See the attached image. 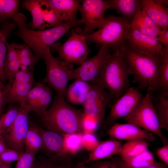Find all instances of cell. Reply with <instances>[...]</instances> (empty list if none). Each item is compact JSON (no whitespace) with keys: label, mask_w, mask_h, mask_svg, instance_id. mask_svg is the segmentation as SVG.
Returning <instances> with one entry per match:
<instances>
[{"label":"cell","mask_w":168,"mask_h":168,"mask_svg":"<svg viewBox=\"0 0 168 168\" xmlns=\"http://www.w3.org/2000/svg\"><path fill=\"white\" fill-rule=\"evenodd\" d=\"M23 153H21L13 149L6 148L0 154V160L1 161L6 164L17 161Z\"/></svg>","instance_id":"38"},{"label":"cell","mask_w":168,"mask_h":168,"mask_svg":"<svg viewBox=\"0 0 168 168\" xmlns=\"http://www.w3.org/2000/svg\"><path fill=\"white\" fill-rule=\"evenodd\" d=\"M43 59L46 67V74L43 82L55 90L57 95L66 97L68 82L74 79L73 70L52 54L50 48L45 50Z\"/></svg>","instance_id":"6"},{"label":"cell","mask_w":168,"mask_h":168,"mask_svg":"<svg viewBox=\"0 0 168 168\" xmlns=\"http://www.w3.org/2000/svg\"><path fill=\"white\" fill-rule=\"evenodd\" d=\"M51 49L52 52H57L69 68L73 63L81 64L87 59L91 51L86 42V35L75 30L63 44L54 43Z\"/></svg>","instance_id":"8"},{"label":"cell","mask_w":168,"mask_h":168,"mask_svg":"<svg viewBox=\"0 0 168 168\" xmlns=\"http://www.w3.org/2000/svg\"><path fill=\"white\" fill-rule=\"evenodd\" d=\"M157 1L160 3L166 6V7L168 6V0H157Z\"/></svg>","instance_id":"50"},{"label":"cell","mask_w":168,"mask_h":168,"mask_svg":"<svg viewBox=\"0 0 168 168\" xmlns=\"http://www.w3.org/2000/svg\"><path fill=\"white\" fill-rule=\"evenodd\" d=\"M110 53L109 49L101 46L95 56L87 58L78 67L73 70L74 79L95 82L100 75Z\"/></svg>","instance_id":"14"},{"label":"cell","mask_w":168,"mask_h":168,"mask_svg":"<svg viewBox=\"0 0 168 168\" xmlns=\"http://www.w3.org/2000/svg\"><path fill=\"white\" fill-rule=\"evenodd\" d=\"M81 125L84 133H93L96 130L100 124L95 118L82 113Z\"/></svg>","instance_id":"36"},{"label":"cell","mask_w":168,"mask_h":168,"mask_svg":"<svg viewBox=\"0 0 168 168\" xmlns=\"http://www.w3.org/2000/svg\"><path fill=\"white\" fill-rule=\"evenodd\" d=\"M122 145L115 140L99 142L96 147L89 154L87 158L80 163L85 164L93 161L109 158L115 155H120Z\"/></svg>","instance_id":"21"},{"label":"cell","mask_w":168,"mask_h":168,"mask_svg":"<svg viewBox=\"0 0 168 168\" xmlns=\"http://www.w3.org/2000/svg\"><path fill=\"white\" fill-rule=\"evenodd\" d=\"M109 54L101 71L95 82L109 91L118 99L129 88L128 76L131 74L127 67L119 48Z\"/></svg>","instance_id":"4"},{"label":"cell","mask_w":168,"mask_h":168,"mask_svg":"<svg viewBox=\"0 0 168 168\" xmlns=\"http://www.w3.org/2000/svg\"><path fill=\"white\" fill-rule=\"evenodd\" d=\"M19 108L12 107L2 115L0 119V134H2L14 122L18 114Z\"/></svg>","instance_id":"35"},{"label":"cell","mask_w":168,"mask_h":168,"mask_svg":"<svg viewBox=\"0 0 168 168\" xmlns=\"http://www.w3.org/2000/svg\"><path fill=\"white\" fill-rule=\"evenodd\" d=\"M132 28L131 22L123 17L109 16L97 30L86 35V42L87 45L95 43L112 50L120 48Z\"/></svg>","instance_id":"5"},{"label":"cell","mask_w":168,"mask_h":168,"mask_svg":"<svg viewBox=\"0 0 168 168\" xmlns=\"http://www.w3.org/2000/svg\"><path fill=\"white\" fill-rule=\"evenodd\" d=\"M0 168H11L10 164H6L2 162L0 165Z\"/></svg>","instance_id":"49"},{"label":"cell","mask_w":168,"mask_h":168,"mask_svg":"<svg viewBox=\"0 0 168 168\" xmlns=\"http://www.w3.org/2000/svg\"><path fill=\"white\" fill-rule=\"evenodd\" d=\"M54 163L50 159L41 158L35 162L33 168H53Z\"/></svg>","instance_id":"44"},{"label":"cell","mask_w":168,"mask_h":168,"mask_svg":"<svg viewBox=\"0 0 168 168\" xmlns=\"http://www.w3.org/2000/svg\"><path fill=\"white\" fill-rule=\"evenodd\" d=\"M91 85L79 79H75L67 88L66 97L71 103L83 105L90 91Z\"/></svg>","instance_id":"24"},{"label":"cell","mask_w":168,"mask_h":168,"mask_svg":"<svg viewBox=\"0 0 168 168\" xmlns=\"http://www.w3.org/2000/svg\"><path fill=\"white\" fill-rule=\"evenodd\" d=\"M4 138L2 135V134H0V142Z\"/></svg>","instance_id":"52"},{"label":"cell","mask_w":168,"mask_h":168,"mask_svg":"<svg viewBox=\"0 0 168 168\" xmlns=\"http://www.w3.org/2000/svg\"><path fill=\"white\" fill-rule=\"evenodd\" d=\"M57 95L51 104L41 116L48 130L63 136L73 133H83L81 118L83 112L72 107Z\"/></svg>","instance_id":"3"},{"label":"cell","mask_w":168,"mask_h":168,"mask_svg":"<svg viewBox=\"0 0 168 168\" xmlns=\"http://www.w3.org/2000/svg\"><path fill=\"white\" fill-rule=\"evenodd\" d=\"M2 161H1L0 160V165H1V163H2Z\"/></svg>","instance_id":"53"},{"label":"cell","mask_w":168,"mask_h":168,"mask_svg":"<svg viewBox=\"0 0 168 168\" xmlns=\"http://www.w3.org/2000/svg\"><path fill=\"white\" fill-rule=\"evenodd\" d=\"M6 144L4 139L0 142V154L6 148Z\"/></svg>","instance_id":"48"},{"label":"cell","mask_w":168,"mask_h":168,"mask_svg":"<svg viewBox=\"0 0 168 168\" xmlns=\"http://www.w3.org/2000/svg\"><path fill=\"white\" fill-rule=\"evenodd\" d=\"M108 134L117 139L127 141L144 140L152 142L155 139V135L152 133L128 123L113 125L109 130Z\"/></svg>","instance_id":"17"},{"label":"cell","mask_w":168,"mask_h":168,"mask_svg":"<svg viewBox=\"0 0 168 168\" xmlns=\"http://www.w3.org/2000/svg\"><path fill=\"white\" fill-rule=\"evenodd\" d=\"M42 7L43 20L45 28L55 27L63 23L52 9L45 7L43 8V6Z\"/></svg>","instance_id":"37"},{"label":"cell","mask_w":168,"mask_h":168,"mask_svg":"<svg viewBox=\"0 0 168 168\" xmlns=\"http://www.w3.org/2000/svg\"><path fill=\"white\" fill-rule=\"evenodd\" d=\"M155 107L161 129L168 132V91H162Z\"/></svg>","instance_id":"30"},{"label":"cell","mask_w":168,"mask_h":168,"mask_svg":"<svg viewBox=\"0 0 168 168\" xmlns=\"http://www.w3.org/2000/svg\"><path fill=\"white\" fill-rule=\"evenodd\" d=\"M52 98L51 88L44 83H38L32 87L20 106L41 116L49 108Z\"/></svg>","instance_id":"15"},{"label":"cell","mask_w":168,"mask_h":168,"mask_svg":"<svg viewBox=\"0 0 168 168\" xmlns=\"http://www.w3.org/2000/svg\"><path fill=\"white\" fill-rule=\"evenodd\" d=\"M20 2L18 0H0V20L14 16L18 13Z\"/></svg>","instance_id":"34"},{"label":"cell","mask_w":168,"mask_h":168,"mask_svg":"<svg viewBox=\"0 0 168 168\" xmlns=\"http://www.w3.org/2000/svg\"><path fill=\"white\" fill-rule=\"evenodd\" d=\"M132 28L146 35L157 37L161 29L141 9L131 22Z\"/></svg>","instance_id":"23"},{"label":"cell","mask_w":168,"mask_h":168,"mask_svg":"<svg viewBox=\"0 0 168 168\" xmlns=\"http://www.w3.org/2000/svg\"><path fill=\"white\" fill-rule=\"evenodd\" d=\"M7 91V86L0 80V115L2 114V109L4 106V101Z\"/></svg>","instance_id":"45"},{"label":"cell","mask_w":168,"mask_h":168,"mask_svg":"<svg viewBox=\"0 0 168 168\" xmlns=\"http://www.w3.org/2000/svg\"><path fill=\"white\" fill-rule=\"evenodd\" d=\"M22 7L29 11L32 20L30 25L32 29L38 30L45 29L43 20V7L40 0H26L22 2Z\"/></svg>","instance_id":"26"},{"label":"cell","mask_w":168,"mask_h":168,"mask_svg":"<svg viewBox=\"0 0 168 168\" xmlns=\"http://www.w3.org/2000/svg\"><path fill=\"white\" fill-rule=\"evenodd\" d=\"M81 133H67L63 136V148L65 153L74 155L84 148Z\"/></svg>","instance_id":"31"},{"label":"cell","mask_w":168,"mask_h":168,"mask_svg":"<svg viewBox=\"0 0 168 168\" xmlns=\"http://www.w3.org/2000/svg\"><path fill=\"white\" fill-rule=\"evenodd\" d=\"M77 168H89L85 164L79 162L76 164Z\"/></svg>","instance_id":"51"},{"label":"cell","mask_w":168,"mask_h":168,"mask_svg":"<svg viewBox=\"0 0 168 168\" xmlns=\"http://www.w3.org/2000/svg\"><path fill=\"white\" fill-rule=\"evenodd\" d=\"M12 19L18 29L14 34L20 37L34 53L38 60L43 59L45 50L50 48L55 43L70 29L83 24L81 19L68 22L49 29L34 30L26 23V17L18 12Z\"/></svg>","instance_id":"2"},{"label":"cell","mask_w":168,"mask_h":168,"mask_svg":"<svg viewBox=\"0 0 168 168\" xmlns=\"http://www.w3.org/2000/svg\"><path fill=\"white\" fill-rule=\"evenodd\" d=\"M147 141L144 140L127 141L122 145L120 157H131L148 150Z\"/></svg>","instance_id":"32"},{"label":"cell","mask_w":168,"mask_h":168,"mask_svg":"<svg viewBox=\"0 0 168 168\" xmlns=\"http://www.w3.org/2000/svg\"><path fill=\"white\" fill-rule=\"evenodd\" d=\"M89 168H116L109 159L104 161H98L90 162Z\"/></svg>","instance_id":"42"},{"label":"cell","mask_w":168,"mask_h":168,"mask_svg":"<svg viewBox=\"0 0 168 168\" xmlns=\"http://www.w3.org/2000/svg\"><path fill=\"white\" fill-rule=\"evenodd\" d=\"M30 112L26 108L20 106L15 120L2 134L8 148L22 153L24 152L25 140L29 126Z\"/></svg>","instance_id":"9"},{"label":"cell","mask_w":168,"mask_h":168,"mask_svg":"<svg viewBox=\"0 0 168 168\" xmlns=\"http://www.w3.org/2000/svg\"><path fill=\"white\" fill-rule=\"evenodd\" d=\"M159 89L168 91V47H165L162 55L159 73Z\"/></svg>","instance_id":"33"},{"label":"cell","mask_w":168,"mask_h":168,"mask_svg":"<svg viewBox=\"0 0 168 168\" xmlns=\"http://www.w3.org/2000/svg\"><path fill=\"white\" fill-rule=\"evenodd\" d=\"M17 161L15 168H33L35 163V155L24 152Z\"/></svg>","instance_id":"40"},{"label":"cell","mask_w":168,"mask_h":168,"mask_svg":"<svg viewBox=\"0 0 168 168\" xmlns=\"http://www.w3.org/2000/svg\"><path fill=\"white\" fill-rule=\"evenodd\" d=\"M77 0H40L42 6L52 9L63 22L77 20L76 15L80 5Z\"/></svg>","instance_id":"19"},{"label":"cell","mask_w":168,"mask_h":168,"mask_svg":"<svg viewBox=\"0 0 168 168\" xmlns=\"http://www.w3.org/2000/svg\"><path fill=\"white\" fill-rule=\"evenodd\" d=\"M16 27V25L9 21L6 22L0 28V80L5 82L3 67L7 52V39Z\"/></svg>","instance_id":"28"},{"label":"cell","mask_w":168,"mask_h":168,"mask_svg":"<svg viewBox=\"0 0 168 168\" xmlns=\"http://www.w3.org/2000/svg\"><path fill=\"white\" fill-rule=\"evenodd\" d=\"M113 97L99 85H91L90 91L82 105L83 112L95 118L100 124L104 119L106 108Z\"/></svg>","instance_id":"12"},{"label":"cell","mask_w":168,"mask_h":168,"mask_svg":"<svg viewBox=\"0 0 168 168\" xmlns=\"http://www.w3.org/2000/svg\"><path fill=\"white\" fill-rule=\"evenodd\" d=\"M158 40L165 47H168V29L162 30L157 36Z\"/></svg>","instance_id":"46"},{"label":"cell","mask_w":168,"mask_h":168,"mask_svg":"<svg viewBox=\"0 0 168 168\" xmlns=\"http://www.w3.org/2000/svg\"><path fill=\"white\" fill-rule=\"evenodd\" d=\"M7 52L3 64V71L5 78L11 83L19 70L20 63L14 43H6Z\"/></svg>","instance_id":"25"},{"label":"cell","mask_w":168,"mask_h":168,"mask_svg":"<svg viewBox=\"0 0 168 168\" xmlns=\"http://www.w3.org/2000/svg\"><path fill=\"white\" fill-rule=\"evenodd\" d=\"M142 94L137 89L129 88L112 106L106 123L110 125L116 120L131 114L140 104Z\"/></svg>","instance_id":"13"},{"label":"cell","mask_w":168,"mask_h":168,"mask_svg":"<svg viewBox=\"0 0 168 168\" xmlns=\"http://www.w3.org/2000/svg\"><path fill=\"white\" fill-rule=\"evenodd\" d=\"M141 10L162 30L168 29V8L157 0H141Z\"/></svg>","instance_id":"20"},{"label":"cell","mask_w":168,"mask_h":168,"mask_svg":"<svg viewBox=\"0 0 168 168\" xmlns=\"http://www.w3.org/2000/svg\"><path fill=\"white\" fill-rule=\"evenodd\" d=\"M34 82L32 70L29 69L25 71L20 69L13 81L6 85L3 106L7 103L14 102L22 104L32 88Z\"/></svg>","instance_id":"11"},{"label":"cell","mask_w":168,"mask_h":168,"mask_svg":"<svg viewBox=\"0 0 168 168\" xmlns=\"http://www.w3.org/2000/svg\"><path fill=\"white\" fill-rule=\"evenodd\" d=\"M78 10L81 15L83 24L85 26L82 34L85 35L91 34L102 24L105 19V12L111 8L105 0H84L81 1Z\"/></svg>","instance_id":"10"},{"label":"cell","mask_w":168,"mask_h":168,"mask_svg":"<svg viewBox=\"0 0 168 168\" xmlns=\"http://www.w3.org/2000/svg\"><path fill=\"white\" fill-rule=\"evenodd\" d=\"M110 8L121 17L131 22L137 13L141 10V0H107Z\"/></svg>","instance_id":"22"},{"label":"cell","mask_w":168,"mask_h":168,"mask_svg":"<svg viewBox=\"0 0 168 168\" xmlns=\"http://www.w3.org/2000/svg\"><path fill=\"white\" fill-rule=\"evenodd\" d=\"M53 168H77V165H73L71 163L63 164H57L54 163Z\"/></svg>","instance_id":"47"},{"label":"cell","mask_w":168,"mask_h":168,"mask_svg":"<svg viewBox=\"0 0 168 168\" xmlns=\"http://www.w3.org/2000/svg\"><path fill=\"white\" fill-rule=\"evenodd\" d=\"M82 140L84 148L90 152L96 147L99 142L93 133H82Z\"/></svg>","instance_id":"39"},{"label":"cell","mask_w":168,"mask_h":168,"mask_svg":"<svg viewBox=\"0 0 168 168\" xmlns=\"http://www.w3.org/2000/svg\"><path fill=\"white\" fill-rule=\"evenodd\" d=\"M114 164L116 168H168V166L161 162L155 161L152 165L147 167L137 168L131 167L125 164L120 157H111L109 158Z\"/></svg>","instance_id":"41"},{"label":"cell","mask_w":168,"mask_h":168,"mask_svg":"<svg viewBox=\"0 0 168 168\" xmlns=\"http://www.w3.org/2000/svg\"><path fill=\"white\" fill-rule=\"evenodd\" d=\"M156 153L162 162L168 166V144L157 148Z\"/></svg>","instance_id":"43"},{"label":"cell","mask_w":168,"mask_h":168,"mask_svg":"<svg viewBox=\"0 0 168 168\" xmlns=\"http://www.w3.org/2000/svg\"><path fill=\"white\" fill-rule=\"evenodd\" d=\"M131 47L145 53L162 55L165 47L157 40V37L142 33L132 28L126 40Z\"/></svg>","instance_id":"16"},{"label":"cell","mask_w":168,"mask_h":168,"mask_svg":"<svg viewBox=\"0 0 168 168\" xmlns=\"http://www.w3.org/2000/svg\"><path fill=\"white\" fill-rule=\"evenodd\" d=\"M41 136L44 149L55 153L56 156L54 161L59 164L71 163L63 148V136L57 133L43 129L35 125Z\"/></svg>","instance_id":"18"},{"label":"cell","mask_w":168,"mask_h":168,"mask_svg":"<svg viewBox=\"0 0 168 168\" xmlns=\"http://www.w3.org/2000/svg\"><path fill=\"white\" fill-rule=\"evenodd\" d=\"M120 157L125 164L134 167H147L155 162L152 153L148 150L134 156Z\"/></svg>","instance_id":"29"},{"label":"cell","mask_w":168,"mask_h":168,"mask_svg":"<svg viewBox=\"0 0 168 168\" xmlns=\"http://www.w3.org/2000/svg\"><path fill=\"white\" fill-rule=\"evenodd\" d=\"M123 119L157 135L161 139L163 145L168 144L167 138L161 131L156 111L152 102L151 94L148 92L142 98L135 110Z\"/></svg>","instance_id":"7"},{"label":"cell","mask_w":168,"mask_h":168,"mask_svg":"<svg viewBox=\"0 0 168 168\" xmlns=\"http://www.w3.org/2000/svg\"><path fill=\"white\" fill-rule=\"evenodd\" d=\"M119 49L124 61L134 81L148 92L159 89V68L162 55L150 54L135 49L126 42Z\"/></svg>","instance_id":"1"},{"label":"cell","mask_w":168,"mask_h":168,"mask_svg":"<svg viewBox=\"0 0 168 168\" xmlns=\"http://www.w3.org/2000/svg\"><path fill=\"white\" fill-rule=\"evenodd\" d=\"M24 143L25 152L35 156L40 149H44L43 140L35 124L30 122Z\"/></svg>","instance_id":"27"}]
</instances>
